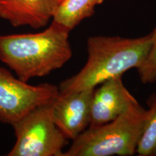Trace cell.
Wrapping results in <instances>:
<instances>
[{"mask_svg":"<svg viewBox=\"0 0 156 156\" xmlns=\"http://www.w3.org/2000/svg\"><path fill=\"white\" fill-rule=\"evenodd\" d=\"M58 86L32 85L0 66V122L12 125L33 109L54 101Z\"/></svg>","mask_w":156,"mask_h":156,"instance_id":"cell-5","label":"cell"},{"mask_svg":"<svg viewBox=\"0 0 156 156\" xmlns=\"http://www.w3.org/2000/svg\"><path fill=\"white\" fill-rule=\"evenodd\" d=\"M95 88L58 93L51 103L54 121L66 138L73 141L90 124L91 104Z\"/></svg>","mask_w":156,"mask_h":156,"instance_id":"cell-6","label":"cell"},{"mask_svg":"<svg viewBox=\"0 0 156 156\" xmlns=\"http://www.w3.org/2000/svg\"><path fill=\"white\" fill-rule=\"evenodd\" d=\"M104 1L106 0H63L52 22L71 32L82 21L93 16L95 7Z\"/></svg>","mask_w":156,"mask_h":156,"instance_id":"cell-9","label":"cell"},{"mask_svg":"<svg viewBox=\"0 0 156 156\" xmlns=\"http://www.w3.org/2000/svg\"><path fill=\"white\" fill-rule=\"evenodd\" d=\"M151 33L153 40L151 48L144 62L136 68L140 81L145 85L156 82V27Z\"/></svg>","mask_w":156,"mask_h":156,"instance_id":"cell-11","label":"cell"},{"mask_svg":"<svg viewBox=\"0 0 156 156\" xmlns=\"http://www.w3.org/2000/svg\"><path fill=\"white\" fill-rule=\"evenodd\" d=\"M147 110L134 102L114 120L90 126L73 140L62 156H131L136 153Z\"/></svg>","mask_w":156,"mask_h":156,"instance_id":"cell-3","label":"cell"},{"mask_svg":"<svg viewBox=\"0 0 156 156\" xmlns=\"http://www.w3.org/2000/svg\"><path fill=\"white\" fill-rule=\"evenodd\" d=\"M147 117L136 147L140 156H156V93L147 98Z\"/></svg>","mask_w":156,"mask_h":156,"instance_id":"cell-10","label":"cell"},{"mask_svg":"<svg viewBox=\"0 0 156 156\" xmlns=\"http://www.w3.org/2000/svg\"><path fill=\"white\" fill-rule=\"evenodd\" d=\"M136 101L124 85L122 77L107 80L94 90L90 126L101 125L114 120Z\"/></svg>","mask_w":156,"mask_h":156,"instance_id":"cell-7","label":"cell"},{"mask_svg":"<svg viewBox=\"0 0 156 156\" xmlns=\"http://www.w3.org/2000/svg\"><path fill=\"white\" fill-rule=\"evenodd\" d=\"M69 33L52 22L40 33L0 36V60L27 83L48 75L72 58Z\"/></svg>","mask_w":156,"mask_h":156,"instance_id":"cell-2","label":"cell"},{"mask_svg":"<svg viewBox=\"0 0 156 156\" xmlns=\"http://www.w3.org/2000/svg\"><path fill=\"white\" fill-rule=\"evenodd\" d=\"M51 103L33 109L12 125L16 140L7 156H62L69 140L54 122Z\"/></svg>","mask_w":156,"mask_h":156,"instance_id":"cell-4","label":"cell"},{"mask_svg":"<svg viewBox=\"0 0 156 156\" xmlns=\"http://www.w3.org/2000/svg\"><path fill=\"white\" fill-rule=\"evenodd\" d=\"M152 40V33L138 38L89 37L87 40L86 63L78 73L59 84L58 93L95 88L107 80L122 77L128 70L136 69L145 59Z\"/></svg>","mask_w":156,"mask_h":156,"instance_id":"cell-1","label":"cell"},{"mask_svg":"<svg viewBox=\"0 0 156 156\" xmlns=\"http://www.w3.org/2000/svg\"><path fill=\"white\" fill-rule=\"evenodd\" d=\"M63 0H0V17L14 27L39 29L53 19Z\"/></svg>","mask_w":156,"mask_h":156,"instance_id":"cell-8","label":"cell"}]
</instances>
